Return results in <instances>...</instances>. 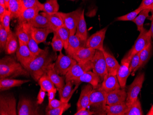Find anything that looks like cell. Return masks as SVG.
<instances>
[{
	"instance_id": "6da1fadb",
	"label": "cell",
	"mask_w": 153,
	"mask_h": 115,
	"mask_svg": "<svg viewBox=\"0 0 153 115\" xmlns=\"http://www.w3.org/2000/svg\"><path fill=\"white\" fill-rule=\"evenodd\" d=\"M56 58V54L51 53L49 48L46 47L30 62L26 69L33 79L38 82L43 75L46 74L48 67Z\"/></svg>"
},
{
	"instance_id": "7a4b0ae2",
	"label": "cell",
	"mask_w": 153,
	"mask_h": 115,
	"mask_svg": "<svg viewBox=\"0 0 153 115\" xmlns=\"http://www.w3.org/2000/svg\"><path fill=\"white\" fill-rule=\"evenodd\" d=\"M30 75L27 70L13 56H6L0 60V79L20 76L28 77Z\"/></svg>"
},
{
	"instance_id": "3957f363",
	"label": "cell",
	"mask_w": 153,
	"mask_h": 115,
	"mask_svg": "<svg viewBox=\"0 0 153 115\" xmlns=\"http://www.w3.org/2000/svg\"><path fill=\"white\" fill-rule=\"evenodd\" d=\"M99 87L93 90L90 94L89 106H91L95 109L101 111L102 115H106L105 114H106L105 109L107 105V93L100 89Z\"/></svg>"
},
{
	"instance_id": "277c9868",
	"label": "cell",
	"mask_w": 153,
	"mask_h": 115,
	"mask_svg": "<svg viewBox=\"0 0 153 115\" xmlns=\"http://www.w3.org/2000/svg\"><path fill=\"white\" fill-rule=\"evenodd\" d=\"M82 11L81 8H79L70 13L58 12L63 20L64 26L70 31V35H75Z\"/></svg>"
},
{
	"instance_id": "5b68a950",
	"label": "cell",
	"mask_w": 153,
	"mask_h": 115,
	"mask_svg": "<svg viewBox=\"0 0 153 115\" xmlns=\"http://www.w3.org/2000/svg\"><path fill=\"white\" fill-rule=\"evenodd\" d=\"M145 80V74L140 73L135 78L133 83L128 88L126 103L128 106L134 102L138 98V94L143 87V85Z\"/></svg>"
},
{
	"instance_id": "8992f818",
	"label": "cell",
	"mask_w": 153,
	"mask_h": 115,
	"mask_svg": "<svg viewBox=\"0 0 153 115\" xmlns=\"http://www.w3.org/2000/svg\"><path fill=\"white\" fill-rule=\"evenodd\" d=\"M77 63L76 61L70 56L65 55L60 52L55 63V69L60 75L65 76L72 67Z\"/></svg>"
},
{
	"instance_id": "52a82bcc",
	"label": "cell",
	"mask_w": 153,
	"mask_h": 115,
	"mask_svg": "<svg viewBox=\"0 0 153 115\" xmlns=\"http://www.w3.org/2000/svg\"><path fill=\"white\" fill-rule=\"evenodd\" d=\"M16 99L11 94H2L0 96V115H18Z\"/></svg>"
},
{
	"instance_id": "ba28073f",
	"label": "cell",
	"mask_w": 153,
	"mask_h": 115,
	"mask_svg": "<svg viewBox=\"0 0 153 115\" xmlns=\"http://www.w3.org/2000/svg\"><path fill=\"white\" fill-rule=\"evenodd\" d=\"M93 72L100 77L102 81L104 76L108 73L105 58L103 52L96 50L93 58L91 61Z\"/></svg>"
},
{
	"instance_id": "9c48e42d",
	"label": "cell",
	"mask_w": 153,
	"mask_h": 115,
	"mask_svg": "<svg viewBox=\"0 0 153 115\" xmlns=\"http://www.w3.org/2000/svg\"><path fill=\"white\" fill-rule=\"evenodd\" d=\"M152 39L150 30H148L143 28L140 32V35L135 42L134 44L129 50L131 56H133L145 48L150 43L152 42Z\"/></svg>"
},
{
	"instance_id": "30bf717a",
	"label": "cell",
	"mask_w": 153,
	"mask_h": 115,
	"mask_svg": "<svg viewBox=\"0 0 153 115\" xmlns=\"http://www.w3.org/2000/svg\"><path fill=\"white\" fill-rule=\"evenodd\" d=\"M131 57L129 51L122 59L120 68L117 73V77L122 89H125L126 87L127 79L131 74L129 66Z\"/></svg>"
},
{
	"instance_id": "8fae6325",
	"label": "cell",
	"mask_w": 153,
	"mask_h": 115,
	"mask_svg": "<svg viewBox=\"0 0 153 115\" xmlns=\"http://www.w3.org/2000/svg\"><path fill=\"white\" fill-rule=\"evenodd\" d=\"M92 70L91 62L78 63L74 65L65 75V82L74 81L79 79L86 72Z\"/></svg>"
},
{
	"instance_id": "7c38bea8",
	"label": "cell",
	"mask_w": 153,
	"mask_h": 115,
	"mask_svg": "<svg viewBox=\"0 0 153 115\" xmlns=\"http://www.w3.org/2000/svg\"><path fill=\"white\" fill-rule=\"evenodd\" d=\"M18 115H41L39 109L31 99L25 97L20 98L17 107Z\"/></svg>"
},
{
	"instance_id": "4fadbf2b",
	"label": "cell",
	"mask_w": 153,
	"mask_h": 115,
	"mask_svg": "<svg viewBox=\"0 0 153 115\" xmlns=\"http://www.w3.org/2000/svg\"><path fill=\"white\" fill-rule=\"evenodd\" d=\"M108 27L103 28L95 32L88 38L86 42V47L94 49L96 50H104L103 47L104 39Z\"/></svg>"
},
{
	"instance_id": "5bb4252c",
	"label": "cell",
	"mask_w": 153,
	"mask_h": 115,
	"mask_svg": "<svg viewBox=\"0 0 153 115\" xmlns=\"http://www.w3.org/2000/svg\"><path fill=\"white\" fill-rule=\"evenodd\" d=\"M36 57L31 52L27 45L19 40V46L16 51V57L18 61L25 69L27 65Z\"/></svg>"
},
{
	"instance_id": "9a60e30c",
	"label": "cell",
	"mask_w": 153,
	"mask_h": 115,
	"mask_svg": "<svg viewBox=\"0 0 153 115\" xmlns=\"http://www.w3.org/2000/svg\"><path fill=\"white\" fill-rule=\"evenodd\" d=\"M96 50L84 47L76 50L70 56L78 63H86L91 61L93 58Z\"/></svg>"
},
{
	"instance_id": "2e32d148",
	"label": "cell",
	"mask_w": 153,
	"mask_h": 115,
	"mask_svg": "<svg viewBox=\"0 0 153 115\" xmlns=\"http://www.w3.org/2000/svg\"><path fill=\"white\" fill-rule=\"evenodd\" d=\"M99 88L100 89L106 93L121 88L117 75H114L109 73L104 76Z\"/></svg>"
},
{
	"instance_id": "e0dca14e",
	"label": "cell",
	"mask_w": 153,
	"mask_h": 115,
	"mask_svg": "<svg viewBox=\"0 0 153 115\" xmlns=\"http://www.w3.org/2000/svg\"><path fill=\"white\" fill-rule=\"evenodd\" d=\"M93 90V87L90 84L82 87L79 98L76 103L77 111L82 109H87L89 106L90 94Z\"/></svg>"
},
{
	"instance_id": "ac0fdd59",
	"label": "cell",
	"mask_w": 153,
	"mask_h": 115,
	"mask_svg": "<svg viewBox=\"0 0 153 115\" xmlns=\"http://www.w3.org/2000/svg\"><path fill=\"white\" fill-rule=\"evenodd\" d=\"M127 98V93L125 89H117L110 92L106 94V104L111 105L117 104L126 102Z\"/></svg>"
},
{
	"instance_id": "d6986e66",
	"label": "cell",
	"mask_w": 153,
	"mask_h": 115,
	"mask_svg": "<svg viewBox=\"0 0 153 115\" xmlns=\"http://www.w3.org/2000/svg\"><path fill=\"white\" fill-rule=\"evenodd\" d=\"M73 81H70L66 82V84L63 87L61 88L58 90L59 92V97L60 100L64 102L68 103L71 99L74 93L79 87L80 84L81 83H76L75 87L73 88Z\"/></svg>"
},
{
	"instance_id": "ffe728a7",
	"label": "cell",
	"mask_w": 153,
	"mask_h": 115,
	"mask_svg": "<svg viewBox=\"0 0 153 115\" xmlns=\"http://www.w3.org/2000/svg\"><path fill=\"white\" fill-rule=\"evenodd\" d=\"M101 81H102L101 78L97 74L91 71L86 72L82 75L79 79H76L74 81L75 83H88L92 85L93 87V89H96L99 87L100 85Z\"/></svg>"
},
{
	"instance_id": "44dd1931",
	"label": "cell",
	"mask_w": 153,
	"mask_h": 115,
	"mask_svg": "<svg viewBox=\"0 0 153 115\" xmlns=\"http://www.w3.org/2000/svg\"><path fill=\"white\" fill-rule=\"evenodd\" d=\"M31 28V26L28 23H18L15 29V33L19 41L27 44Z\"/></svg>"
},
{
	"instance_id": "7402d4cb",
	"label": "cell",
	"mask_w": 153,
	"mask_h": 115,
	"mask_svg": "<svg viewBox=\"0 0 153 115\" xmlns=\"http://www.w3.org/2000/svg\"><path fill=\"white\" fill-rule=\"evenodd\" d=\"M54 32L50 27L45 28H34L31 26V35L38 44L45 42L48 35Z\"/></svg>"
},
{
	"instance_id": "603a6c76",
	"label": "cell",
	"mask_w": 153,
	"mask_h": 115,
	"mask_svg": "<svg viewBox=\"0 0 153 115\" xmlns=\"http://www.w3.org/2000/svg\"><path fill=\"white\" fill-rule=\"evenodd\" d=\"M86 42L82 41L76 35H70L68 48L65 50L66 54L70 56L79 49L86 47Z\"/></svg>"
},
{
	"instance_id": "cb8c5ba5",
	"label": "cell",
	"mask_w": 153,
	"mask_h": 115,
	"mask_svg": "<svg viewBox=\"0 0 153 115\" xmlns=\"http://www.w3.org/2000/svg\"><path fill=\"white\" fill-rule=\"evenodd\" d=\"M19 46V39L15 33L10 30L6 43L5 52L7 55H11L17 51Z\"/></svg>"
},
{
	"instance_id": "d4e9b609",
	"label": "cell",
	"mask_w": 153,
	"mask_h": 115,
	"mask_svg": "<svg viewBox=\"0 0 153 115\" xmlns=\"http://www.w3.org/2000/svg\"><path fill=\"white\" fill-rule=\"evenodd\" d=\"M46 74L54 83L57 90L63 87L65 85L64 78L60 76L55 70V63H52L48 67Z\"/></svg>"
},
{
	"instance_id": "484cf974",
	"label": "cell",
	"mask_w": 153,
	"mask_h": 115,
	"mask_svg": "<svg viewBox=\"0 0 153 115\" xmlns=\"http://www.w3.org/2000/svg\"><path fill=\"white\" fill-rule=\"evenodd\" d=\"M29 80H20L12 78H4L0 79V91H7L15 87L20 86L23 84L30 82Z\"/></svg>"
},
{
	"instance_id": "4316f807",
	"label": "cell",
	"mask_w": 153,
	"mask_h": 115,
	"mask_svg": "<svg viewBox=\"0 0 153 115\" xmlns=\"http://www.w3.org/2000/svg\"><path fill=\"white\" fill-rule=\"evenodd\" d=\"M102 51L105 58L108 73L117 75L118 70L120 67V64L112 55L107 52L105 50Z\"/></svg>"
},
{
	"instance_id": "83f0119b",
	"label": "cell",
	"mask_w": 153,
	"mask_h": 115,
	"mask_svg": "<svg viewBox=\"0 0 153 115\" xmlns=\"http://www.w3.org/2000/svg\"><path fill=\"white\" fill-rule=\"evenodd\" d=\"M39 11L41 10L39 7L25 9L18 18V23H28L39 14Z\"/></svg>"
},
{
	"instance_id": "f1b7e54d",
	"label": "cell",
	"mask_w": 153,
	"mask_h": 115,
	"mask_svg": "<svg viewBox=\"0 0 153 115\" xmlns=\"http://www.w3.org/2000/svg\"><path fill=\"white\" fill-rule=\"evenodd\" d=\"M75 35L82 41L86 42L88 39V32L86 22L85 18V9L82 10Z\"/></svg>"
},
{
	"instance_id": "f546056e",
	"label": "cell",
	"mask_w": 153,
	"mask_h": 115,
	"mask_svg": "<svg viewBox=\"0 0 153 115\" xmlns=\"http://www.w3.org/2000/svg\"><path fill=\"white\" fill-rule=\"evenodd\" d=\"M128 109L126 101L113 105H106L105 112L107 115H125Z\"/></svg>"
},
{
	"instance_id": "4dcf8cb0",
	"label": "cell",
	"mask_w": 153,
	"mask_h": 115,
	"mask_svg": "<svg viewBox=\"0 0 153 115\" xmlns=\"http://www.w3.org/2000/svg\"><path fill=\"white\" fill-rule=\"evenodd\" d=\"M41 13L45 16L48 19L51 28L53 30L54 32L64 26L63 20L58 13L52 14H47L44 12Z\"/></svg>"
},
{
	"instance_id": "1f68e13d",
	"label": "cell",
	"mask_w": 153,
	"mask_h": 115,
	"mask_svg": "<svg viewBox=\"0 0 153 115\" xmlns=\"http://www.w3.org/2000/svg\"><path fill=\"white\" fill-rule=\"evenodd\" d=\"M7 9L11 13L12 19H18L23 11V0H10Z\"/></svg>"
},
{
	"instance_id": "d6a6232c",
	"label": "cell",
	"mask_w": 153,
	"mask_h": 115,
	"mask_svg": "<svg viewBox=\"0 0 153 115\" xmlns=\"http://www.w3.org/2000/svg\"><path fill=\"white\" fill-rule=\"evenodd\" d=\"M31 26L34 28H45L50 27L48 19L42 14H38L30 21L28 22Z\"/></svg>"
},
{
	"instance_id": "836d02e7",
	"label": "cell",
	"mask_w": 153,
	"mask_h": 115,
	"mask_svg": "<svg viewBox=\"0 0 153 115\" xmlns=\"http://www.w3.org/2000/svg\"><path fill=\"white\" fill-rule=\"evenodd\" d=\"M152 50L153 45L152 42L140 52V63L138 67V69L143 68L148 62L152 55Z\"/></svg>"
},
{
	"instance_id": "e575fe53",
	"label": "cell",
	"mask_w": 153,
	"mask_h": 115,
	"mask_svg": "<svg viewBox=\"0 0 153 115\" xmlns=\"http://www.w3.org/2000/svg\"><path fill=\"white\" fill-rule=\"evenodd\" d=\"M59 5L57 0H48L42 4L41 11L47 14H52L58 13Z\"/></svg>"
},
{
	"instance_id": "d590c367",
	"label": "cell",
	"mask_w": 153,
	"mask_h": 115,
	"mask_svg": "<svg viewBox=\"0 0 153 115\" xmlns=\"http://www.w3.org/2000/svg\"><path fill=\"white\" fill-rule=\"evenodd\" d=\"M150 10L149 9H143L138 14L136 18L133 20L132 22L136 24L137 27V30L140 32L143 28V24L145 20L149 16V13Z\"/></svg>"
},
{
	"instance_id": "8d00e7d4",
	"label": "cell",
	"mask_w": 153,
	"mask_h": 115,
	"mask_svg": "<svg viewBox=\"0 0 153 115\" xmlns=\"http://www.w3.org/2000/svg\"><path fill=\"white\" fill-rule=\"evenodd\" d=\"M38 82L40 86V88L47 92L56 89L54 83L46 74L43 75L39 79Z\"/></svg>"
},
{
	"instance_id": "74e56055",
	"label": "cell",
	"mask_w": 153,
	"mask_h": 115,
	"mask_svg": "<svg viewBox=\"0 0 153 115\" xmlns=\"http://www.w3.org/2000/svg\"><path fill=\"white\" fill-rule=\"evenodd\" d=\"M141 104L139 99L128 106V109L125 115H143Z\"/></svg>"
},
{
	"instance_id": "f35d334b",
	"label": "cell",
	"mask_w": 153,
	"mask_h": 115,
	"mask_svg": "<svg viewBox=\"0 0 153 115\" xmlns=\"http://www.w3.org/2000/svg\"><path fill=\"white\" fill-rule=\"evenodd\" d=\"M55 32H56L59 37L62 39L64 44V48L65 50L68 48V45L69 39L70 36V33L68 29L65 26L62 27L57 29Z\"/></svg>"
},
{
	"instance_id": "ab89813d",
	"label": "cell",
	"mask_w": 153,
	"mask_h": 115,
	"mask_svg": "<svg viewBox=\"0 0 153 115\" xmlns=\"http://www.w3.org/2000/svg\"><path fill=\"white\" fill-rule=\"evenodd\" d=\"M27 46L29 47L31 52L34 56H37L41 52L43 51L44 49H41L39 47L37 43L35 41L31 35V28L30 33V39L27 43Z\"/></svg>"
},
{
	"instance_id": "60d3db41",
	"label": "cell",
	"mask_w": 153,
	"mask_h": 115,
	"mask_svg": "<svg viewBox=\"0 0 153 115\" xmlns=\"http://www.w3.org/2000/svg\"><path fill=\"white\" fill-rule=\"evenodd\" d=\"M53 33L54 36L51 43L52 49L55 52H61L64 48V44L56 32H54Z\"/></svg>"
},
{
	"instance_id": "b9f144b4",
	"label": "cell",
	"mask_w": 153,
	"mask_h": 115,
	"mask_svg": "<svg viewBox=\"0 0 153 115\" xmlns=\"http://www.w3.org/2000/svg\"><path fill=\"white\" fill-rule=\"evenodd\" d=\"M142 10L143 9L139 7L133 12H130L125 15L117 17L116 20L117 21H132L136 18L137 16Z\"/></svg>"
},
{
	"instance_id": "7bdbcfd3",
	"label": "cell",
	"mask_w": 153,
	"mask_h": 115,
	"mask_svg": "<svg viewBox=\"0 0 153 115\" xmlns=\"http://www.w3.org/2000/svg\"><path fill=\"white\" fill-rule=\"evenodd\" d=\"M140 52L136 53L133 56L131 60L130 63L129 70L130 73L134 76L137 71L138 70V67L140 65Z\"/></svg>"
},
{
	"instance_id": "ee69618b",
	"label": "cell",
	"mask_w": 153,
	"mask_h": 115,
	"mask_svg": "<svg viewBox=\"0 0 153 115\" xmlns=\"http://www.w3.org/2000/svg\"><path fill=\"white\" fill-rule=\"evenodd\" d=\"M8 38V32L4 27L0 24V47L1 51H5L6 43Z\"/></svg>"
},
{
	"instance_id": "f6af8a7d",
	"label": "cell",
	"mask_w": 153,
	"mask_h": 115,
	"mask_svg": "<svg viewBox=\"0 0 153 115\" xmlns=\"http://www.w3.org/2000/svg\"><path fill=\"white\" fill-rule=\"evenodd\" d=\"M71 107V104L68 103L61 107L55 108L53 109L47 110L46 115H62L64 112L68 110Z\"/></svg>"
},
{
	"instance_id": "bcb514c9",
	"label": "cell",
	"mask_w": 153,
	"mask_h": 115,
	"mask_svg": "<svg viewBox=\"0 0 153 115\" xmlns=\"http://www.w3.org/2000/svg\"><path fill=\"white\" fill-rule=\"evenodd\" d=\"M11 19H12V17H11V13L9 10H7L4 17L1 21V24L2 25L5 30L8 33L11 30L10 24Z\"/></svg>"
},
{
	"instance_id": "7dc6e473",
	"label": "cell",
	"mask_w": 153,
	"mask_h": 115,
	"mask_svg": "<svg viewBox=\"0 0 153 115\" xmlns=\"http://www.w3.org/2000/svg\"><path fill=\"white\" fill-rule=\"evenodd\" d=\"M42 5V3L39 2V0H23V11L34 7H39L41 10Z\"/></svg>"
},
{
	"instance_id": "c3c4849f",
	"label": "cell",
	"mask_w": 153,
	"mask_h": 115,
	"mask_svg": "<svg viewBox=\"0 0 153 115\" xmlns=\"http://www.w3.org/2000/svg\"><path fill=\"white\" fill-rule=\"evenodd\" d=\"M68 103L64 102L62 101L61 100H58V99H54L53 100H51V102H49L48 105V110L53 109L55 108H58V107H61L67 104Z\"/></svg>"
},
{
	"instance_id": "681fc988",
	"label": "cell",
	"mask_w": 153,
	"mask_h": 115,
	"mask_svg": "<svg viewBox=\"0 0 153 115\" xmlns=\"http://www.w3.org/2000/svg\"><path fill=\"white\" fill-rule=\"evenodd\" d=\"M139 7L143 10L147 9L153 11V0H142Z\"/></svg>"
},
{
	"instance_id": "f907efd6",
	"label": "cell",
	"mask_w": 153,
	"mask_h": 115,
	"mask_svg": "<svg viewBox=\"0 0 153 115\" xmlns=\"http://www.w3.org/2000/svg\"><path fill=\"white\" fill-rule=\"evenodd\" d=\"M45 92H46L45 91H43L42 89L40 88L39 92L38 94L37 104L40 105L43 102L45 97Z\"/></svg>"
},
{
	"instance_id": "816d5d0a",
	"label": "cell",
	"mask_w": 153,
	"mask_h": 115,
	"mask_svg": "<svg viewBox=\"0 0 153 115\" xmlns=\"http://www.w3.org/2000/svg\"><path fill=\"white\" fill-rule=\"evenodd\" d=\"M96 113L94 111H91L87 109H82L80 110L77 111L75 113L74 115H96Z\"/></svg>"
},
{
	"instance_id": "f5cc1de1",
	"label": "cell",
	"mask_w": 153,
	"mask_h": 115,
	"mask_svg": "<svg viewBox=\"0 0 153 115\" xmlns=\"http://www.w3.org/2000/svg\"><path fill=\"white\" fill-rule=\"evenodd\" d=\"M56 91L57 89H55V90H52V91H50L48 92V100H49V102H51V100H53L55 99V96H56Z\"/></svg>"
},
{
	"instance_id": "db71d44e",
	"label": "cell",
	"mask_w": 153,
	"mask_h": 115,
	"mask_svg": "<svg viewBox=\"0 0 153 115\" xmlns=\"http://www.w3.org/2000/svg\"><path fill=\"white\" fill-rule=\"evenodd\" d=\"M6 7L5 6L0 5V21H1L6 13Z\"/></svg>"
},
{
	"instance_id": "11a10c76",
	"label": "cell",
	"mask_w": 153,
	"mask_h": 115,
	"mask_svg": "<svg viewBox=\"0 0 153 115\" xmlns=\"http://www.w3.org/2000/svg\"><path fill=\"white\" fill-rule=\"evenodd\" d=\"M151 27H150V30L151 31V35H152V38L153 39V18L151 17Z\"/></svg>"
},
{
	"instance_id": "9f6ffc18",
	"label": "cell",
	"mask_w": 153,
	"mask_h": 115,
	"mask_svg": "<svg viewBox=\"0 0 153 115\" xmlns=\"http://www.w3.org/2000/svg\"><path fill=\"white\" fill-rule=\"evenodd\" d=\"M147 115H153V105H152V107L150 108L149 112H148Z\"/></svg>"
},
{
	"instance_id": "6f0895ef",
	"label": "cell",
	"mask_w": 153,
	"mask_h": 115,
	"mask_svg": "<svg viewBox=\"0 0 153 115\" xmlns=\"http://www.w3.org/2000/svg\"><path fill=\"white\" fill-rule=\"evenodd\" d=\"M9 1L10 0H5V6L7 9H8V4H9Z\"/></svg>"
},
{
	"instance_id": "680465c9",
	"label": "cell",
	"mask_w": 153,
	"mask_h": 115,
	"mask_svg": "<svg viewBox=\"0 0 153 115\" xmlns=\"http://www.w3.org/2000/svg\"><path fill=\"white\" fill-rule=\"evenodd\" d=\"M0 5L5 6V0H0ZM5 7H6V6H5Z\"/></svg>"
},
{
	"instance_id": "91938a15",
	"label": "cell",
	"mask_w": 153,
	"mask_h": 115,
	"mask_svg": "<svg viewBox=\"0 0 153 115\" xmlns=\"http://www.w3.org/2000/svg\"><path fill=\"white\" fill-rule=\"evenodd\" d=\"M82 1H86V0H82Z\"/></svg>"
},
{
	"instance_id": "94428289",
	"label": "cell",
	"mask_w": 153,
	"mask_h": 115,
	"mask_svg": "<svg viewBox=\"0 0 153 115\" xmlns=\"http://www.w3.org/2000/svg\"><path fill=\"white\" fill-rule=\"evenodd\" d=\"M70 1H75V0H70Z\"/></svg>"
},
{
	"instance_id": "6125c7cd",
	"label": "cell",
	"mask_w": 153,
	"mask_h": 115,
	"mask_svg": "<svg viewBox=\"0 0 153 115\" xmlns=\"http://www.w3.org/2000/svg\"><path fill=\"white\" fill-rule=\"evenodd\" d=\"M152 17H153V15H152Z\"/></svg>"
},
{
	"instance_id": "be15d7a7",
	"label": "cell",
	"mask_w": 153,
	"mask_h": 115,
	"mask_svg": "<svg viewBox=\"0 0 153 115\" xmlns=\"http://www.w3.org/2000/svg\"><path fill=\"white\" fill-rule=\"evenodd\" d=\"M46 1H48V0H46Z\"/></svg>"
}]
</instances>
